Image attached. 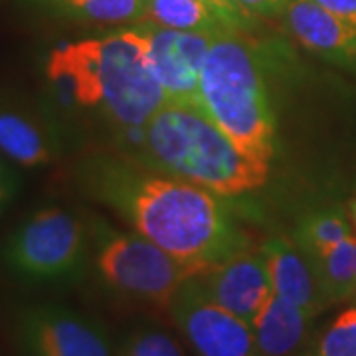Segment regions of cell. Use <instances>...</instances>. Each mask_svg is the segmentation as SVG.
<instances>
[{"mask_svg":"<svg viewBox=\"0 0 356 356\" xmlns=\"http://www.w3.org/2000/svg\"><path fill=\"white\" fill-rule=\"evenodd\" d=\"M81 178L97 200L196 275L250 248V238L224 196L188 180L115 156L88 161Z\"/></svg>","mask_w":356,"mask_h":356,"instance_id":"1","label":"cell"},{"mask_svg":"<svg viewBox=\"0 0 356 356\" xmlns=\"http://www.w3.org/2000/svg\"><path fill=\"white\" fill-rule=\"evenodd\" d=\"M46 72L74 102L102 109L123 133L145 127L168 102L153 76L149 38L140 24L64 44L50 54Z\"/></svg>","mask_w":356,"mask_h":356,"instance_id":"2","label":"cell"},{"mask_svg":"<svg viewBox=\"0 0 356 356\" xmlns=\"http://www.w3.org/2000/svg\"><path fill=\"white\" fill-rule=\"evenodd\" d=\"M131 147L143 166L224 198L257 191L269 177V165L240 151L198 103L166 102Z\"/></svg>","mask_w":356,"mask_h":356,"instance_id":"3","label":"cell"},{"mask_svg":"<svg viewBox=\"0 0 356 356\" xmlns=\"http://www.w3.org/2000/svg\"><path fill=\"white\" fill-rule=\"evenodd\" d=\"M266 51L243 30L216 34L200 72L198 105L240 151L269 165L277 125L267 89Z\"/></svg>","mask_w":356,"mask_h":356,"instance_id":"4","label":"cell"},{"mask_svg":"<svg viewBox=\"0 0 356 356\" xmlns=\"http://www.w3.org/2000/svg\"><path fill=\"white\" fill-rule=\"evenodd\" d=\"M95 267L102 280L131 299L166 309L180 285L196 273L137 232H117L105 224L93 228Z\"/></svg>","mask_w":356,"mask_h":356,"instance_id":"5","label":"cell"},{"mask_svg":"<svg viewBox=\"0 0 356 356\" xmlns=\"http://www.w3.org/2000/svg\"><path fill=\"white\" fill-rule=\"evenodd\" d=\"M88 257V234L81 220L58 206L28 216L4 243L2 261L26 281L51 283L81 273Z\"/></svg>","mask_w":356,"mask_h":356,"instance_id":"6","label":"cell"},{"mask_svg":"<svg viewBox=\"0 0 356 356\" xmlns=\"http://www.w3.org/2000/svg\"><path fill=\"white\" fill-rule=\"evenodd\" d=\"M168 313L196 356H261L252 325L214 303L196 275L180 285Z\"/></svg>","mask_w":356,"mask_h":356,"instance_id":"7","label":"cell"},{"mask_svg":"<svg viewBox=\"0 0 356 356\" xmlns=\"http://www.w3.org/2000/svg\"><path fill=\"white\" fill-rule=\"evenodd\" d=\"M16 339L26 356H117L102 323L54 303L24 307Z\"/></svg>","mask_w":356,"mask_h":356,"instance_id":"8","label":"cell"},{"mask_svg":"<svg viewBox=\"0 0 356 356\" xmlns=\"http://www.w3.org/2000/svg\"><path fill=\"white\" fill-rule=\"evenodd\" d=\"M149 38V64L166 99L175 103H198L200 72L212 34L180 32L151 22H137Z\"/></svg>","mask_w":356,"mask_h":356,"instance_id":"9","label":"cell"},{"mask_svg":"<svg viewBox=\"0 0 356 356\" xmlns=\"http://www.w3.org/2000/svg\"><path fill=\"white\" fill-rule=\"evenodd\" d=\"M196 277L214 303L250 325L273 295L264 254L254 248H243Z\"/></svg>","mask_w":356,"mask_h":356,"instance_id":"10","label":"cell"},{"mask_svg":"<svg viewBox=\"0 0 356 356\" xmlns=\"http://www.w3.org/2000/svg\"><path fill=\"white\" fill-rule=\"evenodd\" d=\"M280 18L285 32L305 50L356 74V26L325 10L315 0H291Z\"/></svg>","mask_w":356,"mask_h":356,"instance_id":"11","label":"cell"},{"mask_svg":"<svg viewBox=\"0 0 356 356\" xmlns=\"http://www.w3.org/2000/svg\"><path fill=\"white\" fill-rule=\"evenodd\" d=\"M259 250L275 295L303 307L315 317L331 305L321 287L315 261L293 238L273 236Z\"/></svg>","mask_w":356,"mask_h":356,"instance_id":"12","label":"cell"},{"mask_svg":"<svg viewBox=\"0 0 356 356\" xmlns=\"http://www.w3.org/2000/svg\"><path fill=\"white\" fill-rule=\"evenodd\" d=\"M315 315L280 295H271L252 325L261 356H295L309 339Z\"/></svg>","mask_w":356,"mask_h":356,"instance_id":"13","label":"cell"},{"mask_svg":"<svg viewBox=\"0 0 356 356\" xmlns=\"http://www.w3.org/2000/svg\"><path fill=\"white\" fill-rule=\"evenodd\" d=\"M0 153L20 166H44L56 159L58 140L38 117L0 105Z\"/></svg>","mask_w":356,"mask_h":356,"instance_id":"14","label":"cell"},{"mask_svg":"<svg viewBox=\"0 0 356 356\" xmlns=\"http://www.w3.org/2000/svg\"><path fill=\"white\" fill-rule=\"evenodd\" d=\"M143 22L212 36L224 30H234L228 20L206 0H147Z\"/></svg>","mask_w":356,"mask_h":356,"instance_id":"15","label":"cell"},{"mask_svg":"<svg viewBox=\"0 0 356 356\" xmlns=\"http://www.w3.org/2000/svg\"><path fill=\"white\" fill-rule=\"evenodd\" d=\"M329 303H343L356 297V238L350 236L325 254L311 257Z\"/></svg>","mask_w":356,"mask_h":356,"instance_id":"16","label":"cell"},{"mask_svg":"<svg viewBox=\"0 0 356 356\" xmlns=\"http://www.w3.org/2000/svg\"><path fill=\"white\" fill-rule=\"evenodd\" d=\"M70 18L91 24L143 22L147 0H44Z\"/></svg>","mask_w":356,"mask_h":356,"instance_id":"17","label":"cell"},{"mask_svg":"<svg viewBox=\"0 0 356 356\" xmlns=\"http://www.w3.org/2000/svg\"><path fill=\"white\" fill-rule=\"evenodd\" d=\"M353 236V226L339 210H315L301 218L293 232V240L311 257L325 254L337 243Z\"/></svg>","mask_w":356,"mask_h":356,"instance_id":"18","label":"cell"},{"mask_svg":"<svg viewBox=\"0 0 356 356\" xmlns=\"http://www.w3.org/2000/svg\"><path fill=\"white\" fill-rule=\"evenodd\" d=\"M117 356H186L177 339L161 327H139L129 332Z\"/></svg>","mask_w":356,"mask_h":356,"instance_id":"19","label":"cell"},{"mask_svg":"<svg viewBox=\"0 0 356 356\" xmlns=\"http://www.w3.org/2000/svg\"><path fill=\"white\" fill-rule=\"evenodd\" d=\"M311 356H356V307L344 309L332 321Z\"/></svg>","mask_w":356,"mask_h":356,"instance_id":"20","label":"cell"},{"mask_svg":"<svg viewBox=\"0 0 356 356\" xmlns=\"http://www.w3.org/2000/svg\"><path fill=\"white\" fill-rule=\"evenodd\" d=\"M206 2H210L218 13L228 20V24L234 30H243L245 32V30L254 28L255 18L243 10L242 6L238 4V0H206Z\"/></svg>","mask_w":356,"mask_h":356,"instance_id":"21","label":"cell"},{"mask_svg":"<svg viewBox=\"0 0 356 356\" xmlns=\"http://www.w3.org/2000/svg\"><path fill=\"white\" fill-rule=\"evenodd\" d=\"M291 0H238L245 13L254 18H277Z\"/></svg>","mask_w":356,"mask_h":356,"instance_id":"22","label":"cell"},{"mask_svg":"<svg viewBox=\"0 0 356 356\" xmlns=\"http://www.w3.org/2000/svg\"><path fill=\"white\" fill-rule=\"evenodd\" d=\"M315 2L344 22L356 26V0H315Z\"/></svg>","mask_w":356,"mask_h":356,"instance_id":"23","label":"cell"},{"mask_svg":"<svg viewBox=\"0 0 356 356\" xmlns=\"http://www.w3.org/2000/svg\"><path fill=\"white\" fill-rule=\"evenodd\" d=\"M14 192H16V180L13 172L0 163V214L4 212L6 204L13 200Z\"/></svg>","mask_w":356,"mask_h":356,"instance_id":"24","label":"cell"},{"mask_svg":"<svg viewBox=\"0 0 356 356\" xmlns=\"http://www.w3.org/2000/svg\"><path fill=\"white\" fill-rule=\"evenodd\" d=\"M348 214H350V220L355 222V226H356V196L348 202Z\"/></svg>","mask_w":356,"mask_h":356,"instance_id":"25","label":"cell"},{"mask_svg":"<svg viewBox=\"0 0 356 356\" xmlns=\"http://www.w3.org/2000/svg\"><path fill=\"white\" fill-rule=\"evenodd\" d=\"M42 2H44V0H42Z\"/></svg>","mask_w":356,"mask_h":356,"instance_id":"26","label":"cell"}]
</instances>
